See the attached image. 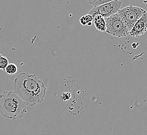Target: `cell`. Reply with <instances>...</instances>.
Instances as JSON below:
<instances>
[{"label": "cell", "instance_id": "1", "mask_svg": "<svg viewBox=\"0 0 147 135\" xmlns=\"http://www.w3.org/2000/svg\"><path fill=\"white\" fill-rule=\"evenodd\" d=\"M14 92L27 104L30 107L42 102L47 88L42 81L36 74L26 72L19 73L14 81Z\"/></svg>", "mask_w": 147, "mask_h": 135}, {"label": "cell", "instance_id": "10", "mask_svg": "<svg viewBox=\"0 0 147 135\" xmlns=\"http://www.w3.org/2000/svg\"><path fill=\"white\" fill-rule=\"evenodd\" d=\"M114 1L116 0H88V3L93 6L94 7H97Z\"/></svg>", "mask_w": 147, "mask_h": 135}, {"label": "cell", "instance_id": "3", "mask_svg": "<svg viewBox=\"0 0 147 135\" xmlns=\"http://www.w3.org/2000/svg\"><path fill=\"white\" fill-rule=\"evenodd\" d=\"M146 12L141 7L129 5L119 9L117 14L130 31L137 21Z\"/></svg>", "mask_w": 147, "mask_h": 135}, {"label": "cell", "instance_id": "2", "mask_svg": "<svg viewBox=\"0 0 147 135\" xmlns=\"http://www.w3.org/2000/svg\"><path fill=\"white\" fill-rule=\"evenodd\" d=\"M28 105L14 91H5L0 94V113L5 118L17 120L27 112Z\"/></svg>", "mask_w": 147, "mask_h": 135}, {"label": "cell", "instance_id": "7", "mask_svg": "<svg viewBox=\"0 0 147 135\" xmlns=\"http://www.w3.org/2000/svg\"><path fill=\"white\" fill-rule=\"evenodd\" d=\"M93 23L96 28L100 32H105L107 25L104 17L100 15H97L93 17Z\"/></svg>", "mask_w": 147, "mask_h": 135}, {"label": "cell", "instance_id": "9", "mask_svg": "<svg viewBox=\"0 0 147 135\" xmlns=\"http://www.w3.org/2000/svg\"><path fill=\"white\" fill-rule=\"evenodd\" d=\"M6 72L9 75H13L17 73L18 68L14 63H9L5 68Z\"/></svg>", "mask_w": 147, "mask_h": 135}, {"label": "cell", "instance_id": "8", "mask_svg": "<svg viewBox=\"0 0 147 135\" xmlns=\"http://www.w3.org/2000/svg\"><path fill=\"white\" fill-rule=\"evenodd\" d=\"M93 18L89 14L85 15L82 17H80L79 21L80 24L82 25H87L89 23L93 22Z\"/></svg>", "mask_w": 147, "mask_h": 135}, {"label": "cell", "instance_id": "4", "mask_svg": "<svg viewBox=\"0 0 147 135\" xmlns=\"http://www.w3.org/2000/svg\"><path fill=\"white\" fill-rule=\"evenodd\" d=\"M107 29L106 32L114 37H126L129 33L127 28L117 14L105 18Z\"/></svg>", "mask_w": 147, "mask_h": 135}, {"label": "cell", "instance_id": "6", "mask_svg": "<svg viewBox=\"0 0 147 135\" xmlns=\"http://www.w3.org/2000/svg\"><path fill=\"white\" fill-rule=\"evenodd\" d=\"M147 30V12H146L137 21L129 31V34L131 37H138L146 32Z\"/></svg>", "mask_w": 147, "mask_h": 135}, {"label": "cell", "instance_id": "5", "mask_svg": "<svg viewBox=\"0 0 147 135\" xmlns=\"http://www.w3.org/2000/svg\"><path fill=\"white\" fill-rule=\"evenodd\" d=\"M122 4V1L119 0L112 1L97 7H93L88 13V14L91 15L93 18L97 15H100L105 18H107L117 14Z\"/></svg>", "mask_w": 147, "mask_h": 135}, {"label": "cell", "instance_id": "12", "mask_svg": "<svg viewBox=\"0 0 147 135\" xmlns=\"http://www.w3.org/2000/svg\"><path fill=\"white\" fill-rule=\"evenodd\" d=\"M87 25H88V26H90V25H92V23H89Z\"/></svg>", "mask_w": 147, "mask_h": 135}, {"label": "cell", "instance_id": "11", "mask_svg": "<svg viewBox=\"0 0 147 135\" xmlns=\"http://www.w3.org/2000/svg\"><path fill=\"white\" fill-rule=\"evenodd\" d=\"M9 64V60L7 58L0 54V69L5 70L6 68Z\"/></svg>", "mask_w": 147, "mask_h": 135}]
</instances>
